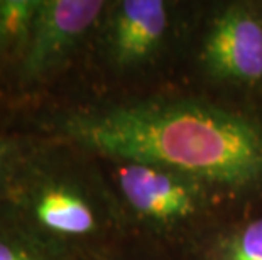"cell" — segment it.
I'll use <instances>...</instances> for the list:
<instances>
[{
  "label": "cell",
  "instance_id": "8992f818",
  "mask_svg": "<svg viewBox=\"0 0 262 260\" xmlns=\"http://www.w3.org/2000/svg\"><path fill=\"white\" fill-rule=\"evenodd\" d=\"M34 215L44 228L59 235H86L95 228L92 206L66 187H48L37 196Z\"/></svg>",
  "mask_w": 262,
  "mask_h": 260
},
{
  "label": "cell",
  "instance_id": "ba28073f",
  "mask_svg": "<svg viewBox=\"0 0 262 260\" xmlns=\"http://www.w3.org/2000/svg\"><path fill=\"white\" fill-rule=\"evenodd\" d=\"M222 260H262V218L244 226L227 243Z\"/></svg>",
  "mask_w": 262,
  "mask_h": 260
},
{
  "label": "cell",
  "instance_id": "30bf717a",
  "mask_svg": "<svg viewBox=\"0 0 262 260\" xmlns=\"http://www.w3.org/2000/svg\"><path fill=\"white\" fill-rule=\"evenodd\" d=\"M7 159H9V146L4 140H0V173L4 171Z\"/></svg>",
  "mask_w": 262,
  "mask_h": 260
},
{
  "label": "cell",
  "instance_id": "9c48e42d",
  "mask_svg": "<svg viewBox=\"0 0 262 260\" xmlns=\"http://www.w3.org/2000/svg\"><path fill=\"white\" fill-rule=\"evenodd\" d=\"M0 260H39L29 252L22 248L10 245L7 242H0Z\"/></svg>",
  "mask_w": 262,
  "mask_h": 260
},
{
  "label": "cell",
  "instance_id": "5b68a950",
  "mask_svg": "<svg viewBox=\"0 0 262 260\" xmlns=\"http://www.w3.org/2000/svg\"><path fill=\"white\" fill-rule=\"evenodd\" d=\"M168 27L166 4L161 0H125L117 9L112 51L120 64L139 63L154 53Z\"/></svg>",
  "mask_w": 262,
  "mask_h": 260
},
{
  "label": "cell",
  "instance_id": "52a82bcc",
  "mask_svg": "<svg viewBox=\"0 0 262 260\" xmlns=\"http://www.w3.org/2000/svg\"><path fill=\"white\" fill-rule=\"evenodd\" d=\"M41 4L36 0L0 2V42L14 44L29 39Z\"/></svg>",
  "mask_w": 262,
  "mask_h": 260
},
{
  "label": "cell",
  "instance_id": "277c9868",
  "mask_svg": "<svg viewBox=\"0 0 262 260\" xmlns=\"http://www.w3.org/2000/svg\"><path fill=\"white\" fill-rule=\"evenodd\" d=\"M103 5L98 0L42 2L29 37L26 73L34 76L56 64L93 26Z\"/></svg>",
  "mask_w": 262,
  "mask_h": 260
},
{
  "label": "cell",
  "instance_id": "6da1fadb",
  "mask_svg": "<svg viewBox=\"0 0 262 260\" xmlns=\"http://www.w3.org/2000/svg\"><path fill=\"white\" fill-rule=\"evenodd\" d=\"M71 134L124 162L152 164L200 182H262V129L250 119L194 100H149L80 115Z\"/></svg>",
  "mask_w": 262,
  "mask_h": 260
},
{
  "label": "cell",
  "instance_id": "3957f363",
  "mask_svg": "<svg viewBox=\"0 0 262 260\" xmlns=\"http://www.w3.org/2000/svg\"><path fill=\"white\" fill-rule=\"evenodd\" d=\"M208 69L219 78L254 83L262 78V24L241 5L222 12L203 46Z\"/></svg>",
  "mask_w": 262,
  "mask_h": 260
},
{
  "label": "cell",
  "instance_id": "7a4b0ae2",
  "mask_svg": "<svg viewBox=\"0 0 262 260\" xmlns=\"http://www.w3.org/2000/svg\"><path fill=\"white\" fill-rule=\"evenodd\" d=\"M119 187L134 211L158 223L193 217L203 201V182L152 164L124 162Z\"/></svg>",
  "mask_w": 262,
  "mask_h": 260
}]
</instances>
